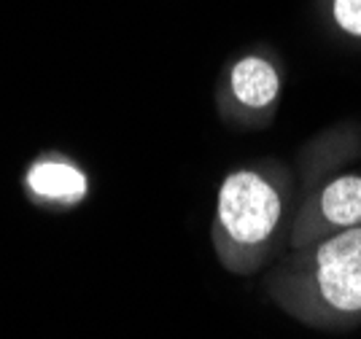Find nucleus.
<instances>
[{
	"label": "nucleus",
	"instance_id": "39448f33",
	"mask_svg": "<svg viewBox=\"0 0 361 339\" xmlns=\"http://www.w3.org/2000/svg\"><path fill=\"white\" fill-rule=\"evenodd\" d=\"M229 92L232 97L248 108V111H262L270 108L281 92V78L270 59L264 57H243L232 65L229 70Z\"/></svg>",
	"mask_w": 361,
	"mask_h": 339
},
{
	"label": "nucleus",
	"instance_id": "20e7f679",
	"mask_svg": "<svg viewBox=\"0 0 361 339\" xmlns=\"http://www.w3.org/2000/svg\"><path fill=\"white\" fill-rule=\"evenodd\" d=\"M337 226V229H353L361 226V175H343L326 183L313 205L302 213L300 229H297V245L307 242V237Z\"/></svg>",
	"mask_w": 361,
	"mask_h": 339
},
{
	"label": "nucleus",
	"instance_id": "423d86ee",
	"mask_svg": "<svg viewBox=\"0 0 361 339\" xmlns=\"http://www.w3.org/2000/svg\"><path fill=\"white\" fill-rule=\"evenodd\" d=\"M334 19L345 32L361 35V0H334Z\"/></svg>",
	"mask_w": 361,
	"mask_h": 339
},
{
	"label": "nucleus",
	"instance_id": "f257e3e1",
	"mask_svg": "<svg viewBox=\"0 0 361 339\" xmlns=\"http://www.w3.org/2000/svg\"><path fill=\"white\" fill-rule=\"evenodd\" d=\"M275 283L286 310L316 323H350L361 315V226L324 240Z\"/></svg>",
	"mask_w": 361,
	"mask_h": 339
},
{
	"label": "nucleus",
	"instance_id": "f03ea898",
	"mask_svg": "<svg viewBox=\"0 0 361 339\" xmlns=\"http://www.w3.org/2000/svg\"><path fill=\"white\" fill-rule=\"evenodd\" d=\"M283 221V192L262 170H235L216 199L213 240L226 269L251 275L267 259Z\"/></svg>",
	"mask_w": 361,
	"mask_h": 339
},
{
	"label": "nucleus",
	"instance_id": "7ed1b4c3",
	"mask_svg": "<svg viewBox=\"0 0 361 339\" xmlns=\"http://www.w3.org/2000/svg\"><path fill=\"white\" fill-rule=\"evenodd\" d=\"M25 192L32 202L71 207L87 199L90 178L75 162L51 151V154H41L25 170Z\"/></svg>",
	"mask_w": 361,
	"mask_h": 339
}]
</instances>
